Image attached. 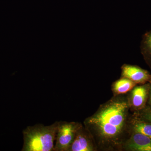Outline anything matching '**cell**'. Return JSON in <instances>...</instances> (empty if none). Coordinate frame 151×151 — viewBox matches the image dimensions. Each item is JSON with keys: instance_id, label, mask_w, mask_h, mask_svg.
Here are the masks:
<instances>
[{"instance_id": "9c48e42d", "label": "cell", "mask_w": 151, "mask_h": 151, "mask_svg": "<svg viewBox=\"0 0 151 151\" xmlns=\"http://www.w3.org/2000/svg\"><path fill=\"white\" fill-rule=\"evenodd\" d=\"M137 84L129 78L121 77L112 84V92L114 96L125 94L129 93Z\"/></svg>"}, {"instance_id": "5b68a950", "label": "cell", "mask_w": 151, "mask_h": 151, "mask_svg": "<svg viewBox=\"0 0 151 151\" xmlns=\"http://www.w3.org/2000/svg\"><path fill=\"white\" fill-rule=\"evenodd\" d=\"M97 149L92 135L80 124L68 151H95Z\"/></svg>"}, {"instance_id": "277c9868", "label": "cell", "mask_w": 151, "mask_h": 151, "mask_svg": "<svg viewBox=\"0 0 151 151\" xmlns=\"http://www.w3.org/2000/svg\"><path fill=\"white\" fill-rule=\"evenodd\" d=\"M150 83L137 84L129 92L127 98L130 110L139 112L146 107L148 99Z\"/></svg>"}, {"instance_id": "7c38bea8", "label": "cell", "mask_w": 151, "mask_h": 151, "mask_svg": "<svg viewBox=\"0 0 151 151\" xmlns=\"http://www.w3.org/2000/svg\"><path fill=\"white\" fill-rule=\"evenodd\" d=\"M149 83H150V89H149V97L146 106L151 108V79L150 81H149Z\"/></svg>"}, {"instance_id": "8992f818", "label": "cell", "mask_w": 151, "mask_h": 151, "mask_svg": "<svg viewBox=\"0 0 151 151\" xmlns=\"http://www.w3.org/2000/svg\"><path fill=\"white\" fill-rule=\"evenodd\" d=\"M122 150L151 151V138L140 133L130 132L123 143Z\"/></svg>"}, {"instance_id": "6da1fadb", "label": "cell", "mask_w": 151, "mask_h": 151, "mask_svg": "<svg viewBox=\"0 0 151 151\" xmlns=\"http://www.w3.org/2000/svg\"><path fill=\"white\" fill-rule=\"evenodd\" d=\"M130 111L127 95L114 96L84 120V127L92 135L97 150H122L129 134Z\"/></svg>"}, {"instance_id": "ba28073f", "label": "cell", "mask_w": 151, "mask_h": 151, "mask_svg": "<svg viewBox=\"0 0 151 151\" xmlns=\"http://www.w3.org/2000/svg\"><path fill=\"white\" fill-rule=\"evenodd\" d=\"M129 131L140 133L151 138V124L133 113L129 121Z\"/></svg>"}, {"instance_id": "7a4b0ae2", "label": "cell", "mask_w": 151, "mask_h": 151, "mask_svg": "<svg viewBox=\"0 0 151 151\" xmlns=\"http://www.w3.org/2000/svg\"><path fill=\"white\" fill-rule=\"evenodd\" d=\"M58 122L49 126L36 124L23 131L22 151H54Z\"/></svg>"}, {"instance_id": "3957f363", "label": "cell", "mask_w": 151, "mask_h": 151, "mask_svg": "<svg viewBox=\"0 0 151 151\" xmlns=\"http://www.w3.org/2000/svg\"><path fill=\"white\" fill-rule=\"evenodd\" d=\"M81 123L58 122L54 151H68Z\"/></svg>"}, {"instance_id": "52a82bcc", "label": "cell", "mask_w": 151, "mask_h": 151, "mask_svg": "<svg viewBox=\"0 0 151 151\" xmlns=\"http://www.w3.org/2000/svg\"><path fill=\"white\" fill-rule=\"evenodd\" d=\"M121 69L122 77L129 78L137 84H145L150 81L151 73L138 65L124 64Z\"/></svg>"}, {"instance_id": "8fae6325", "label": "cell", "mask_w": 151, "mask_h": 151, "mask_svg": "<svg viewBox=\"0 0 151 151\" xmlns=\"http://www.w3.org/2000/svg\"><path fill=\"white\" fill-rule=\"evenodd\" d=\"M135 115L144 121L151 124V108L146 106L141 111L134 113Z\"/></svg>"}, {"instance_id": "30bf717a", "label": "cell", "mask_w": 151, "mask_h": 151, "mask_svg": "<svg viewBox=\"0 0 151 151\" xmlns=\"http://www.w3.org/2000/svg\"><path fill=\"white\" fill-rule=\"evenodd\" d=\"M140 49L146 63L151 68V29L143 35Z\"/></svg>"}, {"instance_id": "4fadbf2b", "label": "cell", "mask_w": 151, "mask_h": 151, "mask_svg": "<svg viewBox=\"0 0 151 151\" xmlns=\"http://www.w3.org/2000/svg\"><path fill=\"white\" fill-rule=\"evenodd\" d=\"M150 124H151V123H150Z\"/></svg>"}]
</instances>
